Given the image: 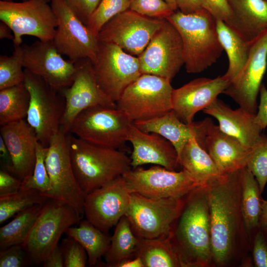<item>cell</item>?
I'll use <instances>...</instances> for the list:
<instances>
[{"instance_id":"6da1fadb","label":"cell","mask_w":267,"mask_h":267,"mask_svg":"<svg viewBox=\"0 0 267 267\" xmlns=\"http://www.w3.org/2000/svg\"><path fill=\"white\" fill-rule=\"evenodd\" d=\"M240 170L221 174L207 181L213 266L249 265L251 244L241 207Z\"/></svg>"},{"instance_id":"7a4b0ae2","label":"cell","mask_w":267,"mask_h":267,"mask_svg":"<svg viewBox=\"0 0 267 267\" xmlns=\"http://www.w3.org/2000/svg\"><path fill=\"white\" fill-rule=\"evenodd\" d=\"M169 241L182 267L213 266L211 230L207 183L184 197Z\"/></svg>"},{"instance_id":"3957f363","label":"cell","mask_w":267,"mask_h":267,"mask_svg":"<svg viewBox=\"0 0 267 267\" xmlns=\"http://www.w3.org/2000/svg\"><path fill=\"white\" fill-rule=\"evenodd\" d=\"M166 19L180 36L187 73L202 72L217 61L223 49L219 39L216 20L207 10L191 13L176 10Z\"/></svg>"},{"instance_id":"277c9868","label":"cell","mask_w":267,"mask_h":267,"mask_svg":"<svg viewBox=\"0 0 267 267\" xmlns=\"http://www.w3.org/2000/svg\"><path fill=\"white\" fill-rule=\"evenodd\" d=\"M69 149L76 178L86 194L132 169L131 158L124 151L94 145L71 134Z\"/></svg>"},{"instance_id":"5b68a950","label":"cell","mask_w":267,"mask_h":267,"mask_svg":"<svg viewBox=\"0 0 267 267\" xmlns=\"http://www.w3.org/2000/svg\"><path fill=\"white\" fill-rule=\"evenodd\" d=\"M82 218L69 204L49 198L42 207L39 215L22 244L32 265L42 264L58 245L63 233Z\"/></svg>"},{"instance_id":"8992f818","label":"cell","mask_w":267,"mask_h":267,"mask_svg":"<svg viewBox=\"0 0 267 267\" xmlns=\"http://www.w3.org/2000/svg\"><path fill=\"white\" fill-rule=\"evenodd\" d=\"M133 122L117 108L96 105L80 112L69 132L90 143L122 150Z\"/></svg>"},{"instance_id":"52a82bcc","label":"cell","mask_w":267,"mask_h":267,"mask_svg":"<svg viewBox=\"0 0 267 267\" xmlns=\"http://www.w3.org/2000/svg\"><path fill=\"white\" fill-rule=\"evenodd\" d=\"M184 197L156 199L131 193L125 216L134 234L140 239L168 238L183 207Z\"/></svg>"},{"instance_id":"ba28073f","label":"cell","mask_w":267,"mask_h":267,"mask_svg":"<svg viewBox=\"0 0 267 267\" xmlns=\"http://www.w3.org/2000/svg\"><path fill=\"white\" fill-rule=\"evenodd\" d=\"M70 135L60 127L49 141L45 162L50 188L44 196L69 204L83 218L86 194L81 188L73 170Z\"/></svg>"},{"instance_id":"9c48e42d","label":"cell","mask_w":267,"mask_h":267,"mask_svg":"<svg viewBox=\"0 0 267 267\" xmlns=\"http://www.w3.org/2000/svg\"><path fill=\"white\" fill-rule=\"evenodd\" d=\"M171 81L151 74H141L116 102L132 122L160 116L173 110Z\"/></svg>"},{"instance_id":"30bf717a","label":"cell","mask_w":267,"mask_h":267,"mask_svg":"<svg viewBox=\"0 0 267 267\" xmlns=\"http://www.w3.org/2000/svg\"><path fill=\"white\" fill-rule=\"evenodd\" d=\"M24 83L30 96L26 117L34 130L39 141L47 147L51 137L60 129L65 101L60 90L24 69Z\"/></svg>"},{"instance_id":"8fae6325","label":"cell","mask_w":267,"mask_h":267,"mask_svg":"<svg viewBox=\"0 0 267 267\" xmlns=\"http://www.w3.org/2000/svg\"><path fill=\"white\" fill-rule=\"evenodd\" d=\"M0 20L11 30L14 46L21 45L24 36L35 37L43 41H52L57 25L51 6L45 0H0Z\"/></svg>"},{"instance_id":"7c38bea8","label":"cell","mask_w":267,"mask_h":267,"mask_svg":"<svg viewBox=\"0 0 267 267\" xmlns=\"http://www.w3.org/2000/svg\"><path fill=\"white\" fill-rule=\"evenodd\" d=\"M57 25L52 42L58 51L75 63L89 59L92 63L97 58L99 41L75 15L64 0H51Z\"/></svg>"},{"instance_id":"4fadbf2b","label":"cell","mask_w":267,"mask_h":267,"mask_svg":"<svg viewBox=\"0 0 267 267\" xmlns=\"http://www.w3.org/2000/svg\"><path fill=\"white\" fill-rule=\"evenodd\" d=\"M92 65L99 86L115 102L142 74L138 57L112 43L99 42L97 58Z\"/></svg>"},{"instance_id":"5bb4252c","label":"cell","mask_w":267,"mask_h":267,"mask_svg":"<svg viewBox=\"0 0 267 267\" xmlns=\"http://www.w3.org/2000/svg\"><path fill=\"white\" fill-rule=\"evenodd\" d=\"M123 176L130 193L150 198H181L202 185L184 170L171 171L158 165L133 168Z\"/></svg>"},{"instance_id":"9a60e30c","label":"cell","mask_w":267,"mask_h":267,"mask_svg":"<svg viewBox=\"0 0 267 267\" xmlns=\"http://www.w3.org/2000/svg\"><path fill=\"white\" fill-rule=\"evenodd\" d=\"M138 58L142 74L172 81L184 65V60L180 36L170 21L164 19Z\"/></svg>"},{"instance_id":"2e32d148","label":"cell","mask_w":267,"mask_h":267,"mask_svg":"<svg viewBox=\"0 0 267 267\" xmlns=\"http://www.w3.org/2000/svg\"><path fill=\"white\" fill-rule=\"evenodd\" d=\"M164 19L149 17L128 9L106 22L97 37L100 42L114 44L126 52L138 57Z\"/></svg>"},{"instance_id":"e0dca14e","label":"cell","mask_w":267,"mask_h":267,"mask_svg":"<svg viewBox=\"0 0 267 267\" xmlns=\"http://www.w3.org/2000/svg\"><path fill=\"white\" fill-rule=\"evenodd\" d=\"M75 64L76 69L72 84L60 90L65 101L61 127L67 132L75 117L88 108L96 105L116 108V102L99 86L91 61L83 59Z\"/></svg>"},{"instance_id":"ac0fdd59","label":"cell","mask_w":267,"mask_h":267,"mask_svg":"<svg viewBox=\"0 0 267 267\" xmlns=\"http://www.w3.org/2000/svg\"><path fill=\"white\" fill-rule=\"evenodd\" d=\"M131 193L123 176L87 194L84 206L86 219L108 233L128 210Z\"/></svg>"},{"instance_id":"d6986e66","label":"cell","mask_w":267,"mask_h":267,"mask_svg":"<svg viewBox=\"0 0 267 267\" xmlns=\"http://www.w3.org/2000/svg\"><path fill=\"white\" fill-rule=\"evenodd\" d=\"M267 67V29L250 45L241 72L223 91L240 107L256 114L257 98Z\"/></svg>"},{"instance_id":"ffe728a7","label":"cell","mask_w":267,"mask_h":267,"mask_svg":"<svg viewBox=\"0 0 267 267\" xmlns=\"http://www.w3.org/2000/svg\"><path fill=\"white\" fill-rule=\"evenodd\" d=\"M24 69L61 90L71 85L76 72L75 63L64 59L52 41H36L21 45Z\"/></svg>"},{"instance_id":"44dd1931","label":"cell","mask_w":267,"mask_h":267,"mask_svg":"<svg viewBox=\"0 0 267 267\" xmlns=\"http://www.w3.org/2000/svg\"><path fill=\"white\" fill-rule=\"evenodd\" d=\"M229 83L222 76L214 79H194L173 89V110L181 121L191 124L196 113L209 106L223 93Z\"/></svg>"},{"instance_id":"7402d4cb","label":"cell","mask_w":267,"mask_h":267,"mask_svg":"<svg viewBox=\"0 0 267 267\" xmlns=\"http://www.w3.org/2000/svg\"><path fill=\"white\" fill-rule=\"evenodd\" d=\"M0 133L11 156V174L21 180L31 176L39 142L33 128L23 119L0 126Z\"/></svg>"},{"instance_id":"603a6c76","label":"cell","mask_w":267,"mask_h":267,"mask_svg":"<svg viewBox=\"0 0 267 267\" xmlns=\"http://www.w3.org/2000/svg\"><path fill=\"white\" fill-rule=\"evenodd\" d=\"M128 141L133 148L130 157L133 168L146 164L160 166L171 171H177L181 167L174 145L157 134L144 132L132 124Z\"/></svg>"},{"instance_id":"cb8c5ba5","label":"cell","mask_w":267,"mask_h":267,"mask_svg":"<svg viewBox=\"0 0 267 267\" xmlns=\"http://www.w3.org/2000/svg\"><path fill=\"white\" fill-rule=\"evenodd\" d=\"M212 122V119L208 118L187 124L181 121L172 110L160 116L134 121L133 124L144 132L157 134L170 141L179 157L186 143L192 137H195L204 148L206 134Z\"/></svg>"},{"instance_id":"d4e9b609","label":"cell","mask_w":267,"mask_h":267,"mask_svg":"<svg viewBox=\"0 0 267 267\" xmlns=\"http://www.w3.org/2000/svg\"><path fill=\"white\" fill-rule=\"evenodd\" d=\"M203 112L216 118L220 129L238 139L245 145L254 148L263 134L256 121V114L240 107L233 110L218 98Z\"/></svg>"},{"instance_id":"484cf974","label":"cell","mask_w":267,"mask_h":267,"mask_svg":"<svg viewBox=\"0 0 267 267\" xmlns=\"http://www.w3.org/2000/svg\"><path fill=\"white\" fill-rule=\"evenodd\" d=\"M204 148L221 174L238 171L246 167L253 149L223 132L213 121L208 128Z\"/></svg>"},{"instance_id":"4316f807","label":"cell","mask_w":267,"mask_h":267,"mask_svg":"<svg viewBox=\"0 0 267 267\" xmlns=\"http://www.w3.org/2000/svg\"><path fill=\"white\" fill-rule=\"evenodd\" d=\"M232 11L226 24L251 44L267 29L265 0H228Z\"/></svg>"},{"instance_id":"83f0119b","label":"cell","mask_w":267,"mask_h":267,"mask_svg":"<svg viewBox=\"0 0 267 267\" xmlns=\"http://www.w3.org/2000/svg\"><path fill=\"white\" fill-rule=\"evenodd\" d=\"M220 43L228 58V68L222 76L229 82L242 70L248 58L250 45L224 21L216 20Z\"/></svg>"},{"instance_id":"f1b7e54d","label":"cell","mask_w":267,"mask_h":267,"mask_svg":"<svg viewBox=\"0 0 267 267\" xmlns=\"http://www.w3.org/2000/svg\"><path fill=\"white\" fill-rule=\"evenodd\" d=\"M240 172L242 211L245 229L251 244L260 226L262 192L255 177L246 167L241 169Z\"/></svg>"},{"instance_id":"f546056e","label":"cell","mask_w":267,"mask_h":267,"mask_svg":"<svg viewBox=\"0 0 267 267\" xmlns=\"http://www.w3.org/2000/svg\"><path fill=\"white\" fill-rule=\"evenodd\" d=\"M182 170L187 171L202 185L221 175L215 163L207 152L192 137L186 143L179 156Z\"/></svg>"},{"instance_id":"4dcf8cb0","label":"cell","mask_w":267,"mask_h":267,"mask_svg":"<svg viewBox=\"0 0 267 267\" xmlns=\"http://www.w3.org/2000/svg\"><path fill=\"white\" fill-rule=\"evenodd\" d=\"M80 243L88 255V263L94 267L107 252L111 241L108 233L97 228L87 219L81 220L77 227L71 226L65 232Z\"/></svg>"},{"instance_id":"1f68e13d","label":"cell","mask_w":267,"mask_h":267,"mask_svg":"<svg viewBox=\"0 0 267 267\" xmlns=\"http://www.w3.org/2000/svg\"><path fill=\"white\" fill-rule=\"evenodd\" d=\"M139 243L128 218L122 217L115 225L108 249L104 255V266L115 267L119 263L135 257Z\"/></svg>"},{"instance_id":"d6a6232c","label":"cell","mask_w":267,"mask_h":267,"mask_svg":"<svg viewBox=\"0 0 267 267\" xmlns=\"http://www.w3.org/2000/svg\"><path fill=\"white\" fill-rule=\"evenodd\" d=\"M136 256L141 259L144 267H182L180 260L169 238H139Z\"/></svg>"},{"instance_id":"836d02e7","label":"cell","mask_w":267,"mask_h":267,"mask_svg":"<svg viewBox=\"0 0 267 267\" xmlns=\"http://www.w3.org/2000/svg\"><path fill=\"white\" fill-rule=\"evenodd\" d=\"M30 96L24 83L0 90V125L26 118Z\"/></svg>"},{"instance_id":"e575fe53","label":"cell","mask_w":267,"mask_h":267,"mask_svg":"<svg viewBox=\"0 0 267 267\" xmlns=\"http://www.w3.org/2000/svg\"><path fill=\"white\" fill-rule=\"evenodd\" d=\"M43 205H36L16 215L0 228V250L22 244L32 228Z\"/></svg>"},{"instance_id":"d590c367","label":"cell","mask_w":267,"mask_h":267,"mask_svg":"<svg viewBox=\"0 0 267 267\" xmlns=\"http://www.w3.org/2000/svg\"><path fill=\"white\" fill-rule=\"evenodd\" d=\"M49 199L34 189L20 188L16 192L0 195V223L27 208L44 205Z\"/></svg>"},{"instance_id":"8d00e7d4","label":"cell","mask_w":267,"mask_h":267,"mask_svg":"<svg viewBox=\"0 0 267 267\" xmlns=\"http://www.w3.org/2000/svg\"><path fill=\"white\" fill-rule=\"evenodd\" d=\"M14 48L10 56H0V90L24 82L21 45L14 46Z\"/></svg>"},{"instance_id":"74e56055","label":"cell","mask_w":267,"mask_h":267,"mask_svg":"<svg viewBox=\"0 0 267 267\" xmlns=\"http://www.w3.org/2000/svg\"><path fill=\"white\" fill-rule=\"evenodd\" d=\"M48 147L39 141L36 148V159L32 175L24 179L20 188L34 189L44 195L50 189V180L45 166Z\"/></svg>"},{"instance_id":"f35d334b","label":"cell","mask_w":267,"mask_h":267,"mask_svg":"<svg viewBox=\"0 0 267 267\" xmlns=\"http://www.w3.org/2000/svg\"><path fill=\"white\" fill-rule=\"evenodd\" d=\"M129 0H101L86 26L97 36L103 26L117 14L129 9Z\"/></svg>"},{"instance_id":"ab89813d","label":"cell","mask_w":267,"mask_h":267,"mask_svg":"<svg viewBox=\"0 0 267 267\" xmlns=\"http://www.w3.org/2000/svg\"><path fill=\"white\" fill-rule=\"evenodd\" d=\"M246 167L257 180L262 192L267 182V136L264 135L253 148Z\"/></svg>"},{"instance_id":"60d3db41","label":"cell","mask_w":267,"mask_h":267,"mask_svg":"<svg viewBox=\"0 0 267 267\" xmlns=\"http://www.w3.org/2000/svg\"><path fill=\"white\" fill-rule=\"evenodd\" d=\"M129 9L149 17L163 19L174 11L164 0H129Z\"/></svg>"},{"instance_id":"b9f144b4","label":"cell","mask_w":267,"mask_h":267,"mask_svg":"<svg viewBox=\"0 0 267 267\" xmlns=\"http://www.w3.org/2000/svg\"><path fill=\"white\" fill-rule=\"evenodd\" d=\"M64 257V267H85L88 255L84 248L74 238L67 237L60 245Z\"/></svg>"},{"instance_id":"7bdbcfd3","label":"cell","mask_w":267,"mask_h":267,"mask_svg":"<svg viewBox=\"0 0 267 267\" xmlns=\"http://www.w3.org/2000/svg\"><path fill=\"white\" fill-rule=\"evenodd\" d=\"M30 265L28 255L22 244L0 250V267H25Z\"/></svg>"},{"instance_id":"ee69618b","label":"cell","mask_w":267,"mask_h":267,"mask_svg":"<svg viewBox=\"0 0 267 267\" xmlns=\"http://www.w3.org/2000/svg\"><path fill=\"white\" fill-rule=\"evenodd\" d=\"M252 259L257 267H267V231L259 228L251 244Z\"/></svg>"},{"instance_id":"f6af8a7d","label":"cell","mask_w":267,"mask_h":267,"mask_svg":"<svg viewBox=\"0 0 267 267\" xmlns=\"http://www.w3.org/2000/svg\"><path fill=\"white\" fill-rule=\"evenodd\" d=\"M75 15L87 25L101 0H64Z\"/></svg>"},{"instance_id":"bcb514c9","label":"cell","mask_w":267,"mask_h":267,"mask_svg":"<svg viewBox=\"0 0 267 267\" xmlns=\"http://www.w3.org/2000/svg\"><path fill=\"white\" fill-rule=\"evenodd\" d=\"M205 9L216 20H221L227 24L232 16V11L228 0H204Z\"/></svg>"},{"instance_id":"7dc6e473","label":"cell","mask_w":267,"mask_h":267,"mask_svg":"<svg viewBox=\"0 0 267 267\" xmlns=\"http://www.w3.org/2000/svg\"><path fill=\"white\" fill-rule=\"evenodd\" d=\"M9 172L0 171V195L8 194L19 190L22 185L21 179Z\"/></svg>"},{"instance_id":"c3c4849f","label":"cell","mask_w":267,"mask_h":267,"mask_svg":"<svg viewBox=\"0 0 267 267\" xmlns=\"http://www.w3.org/2000/svg\"><path fill=\"white\" fill-rule=\"evenodd\" d=\"M259 94L260 103L256 114V121L264 130L267 127V89L264 84L261 85Z\"/></svg>"},{"instance_id":"681fc988","label":"cell","mask_w":267,"mask_h":267,"mask_svg":"<svg viewBox=\"0 0 267 267\" xmlns=\"http://www.w3.org/2000/svg\"><path fill=\"white\" fill-rule=\"evenodd\" d=\"M176 2L178 8L184 13H194L205 9L204 0H176Z\"/></svg>"},{"instance_id":"f907efd6","label":"cell","mask_w":267,"mask_h":267,"mask_svg":"<svg viewBox=\"0 0 267 267\" xmlns=\"http://www.w3.org/2000/svg\"><path fill=\"white\" fill-rule=\"evenodd\" d=\"M44 267H63L64 257L60 246L57 245L42 264Z\"/></svg>"},{"instance_id":"816d5d0a","label":"cell","mask_w":267,"mask_h":267,"mask_svg":"<svg viewBox=\"0 0 267 267\" xmlns=\"http://www.w3.org/2000/svg\"><path fill=\"white\" fill-rule=\"evenodd\" d=\"M0 158L2 170L11 174L13 163L10 152L2 137L0 135Z\"/></svg>"},{"instance_id":"f5cc1de1","label":"cell","mask_w":267,"mask_h":267,"mask_svg":"<svg viewBox=\"0 0 267 267\" xmlns=\"http://www.w3.org/2000/svg\"><path fill=\"white\" fill-rule=\"evenodd\" d=\"M115 267H144V266L141 259L136 256L119 263Z\"/></svg>"},{"instance_id":"db71d44e","label":"cell","mask_w":267,"mask_h":267,"mask_svg":"<svg viewBox=\"0 0 267 267\" xmlns=\"http://www.w3.org/2000/svg\"><path fill=\"white\" fill-rule=\"evenodd\" d=\"M259 228L267 231V200L262 199Z\"/></svg>"},{"instance_id":"11a10c76","label":"cell","mask_w":267,"mask_h":267,"mask_svg":"<svg viewBox=\"0 0 267 267\" xmlns=\"http://www.w3.org/2000/svg\"><path fill=\"white\" fill-rule=\"evenodd\" d=\"M9 27L4 22H0V39L13 40L14 36Z\"/></svg>"},{"instance_id":"9f6ffc18","label":"cell","mask_w":267,"mask_h":267,"mask_svg":"<svg viewBox=\"0 0 267 267\" xmlns=\"http://www.w3.org/2000/svg\"><path fill=\"white\" fill-rule=\"evenodd\" d=\"M171 7L174 11H176L178 9V7L176 2V0H164Z\"/></svg>"},{"instance_id":"6f0895ef","label":"cell","mask_w":267,"mask_h":267,"mask_svg":"<svg viewBox=\"0 0 267 267\" xmlns=\"http://www.w3.org/2000/svg\"><path fill=\"white\" fill-rule=\"evenodd\" d=\"M6 0V1H11L12 0ZM23 1H25V0H23ZM47 1H50L51 0H45Z\"/></svg>"},{"instance_id":"680465c9","label":"cell","mask_w":267,"mask_h":267,"mask_svg":"<svg viewBox=\"0 0 267 267\" xmlns=\"http://www.w3.org/2000/svg\"><path fill=\"white\" fill-rule=\"evenodd\" d=\"M267 2V0H265Z\"/></svg>"}]
</instances>
